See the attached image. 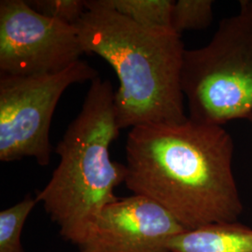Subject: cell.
Here are the masks:
<instances>
[{
  "label": "cell",
  "instance_id": "1",
  "mask_svg": "<svg viewBox=\"0 0 252 252\" xmlns=\"http://www.w3.org/2000/svg\"><path fill=\"white\" fill-rule=\"evenodd\" d=\"M126 185L152 199L186 230L234 222L243 205L233 173L234 141L222 126L188 120L131 128Z\"/></svg>",
  "mask_w": 252,
  "mask_h": 252
},
{
  "label": "cell",
  "instance_id": "2",
  "mask_svg": "<svg viewBox=\"0 0 252 252\" xmlns=\"http://www.w3.org/2000/svg\"><path fill=\"white\" fill-rule=\"evenodd\" d=\"M76 27L84 54L98 55L117 74L114 110L121 130L188 120L181 88L186 49L180 35L98 9H87Z\"/></svg>",
  "mask_w": 252,
  "mask_h": 252
},
{
  "label": "cell",
  "instance_id": "3",
  "mask_svg": "<svg viewBox=\"0 0 252 252\" xmlns=\"http://www.w3.org/2000/svg\"><path fill=\"white\" fill-rule=\"evenodd\" d=\"M110 81H91L81 111L69 124L55 152L60 162L36 193L63 239L82 248L100 213L117 200L114 190L126 182V164L114 162L110 146L121 129Z\"/></svg>",
  "mask_w": 252,
  "mask_h": 252
},
{
  "label": "cell",
  "instance_id": "4",
  "mask_svg": "<svg viewBox=\"0 0 252 252\" xmlns=\"http://www.w3.org/2000/svg\"><path fill=\"white\" fill-rule=\"evenodd\" d=\"M181 88L189 119L205 125L252 116V0L222 19L207 45L185 50Z\"/></svg>",
  "mask_w": 252,
  "mask_h": 252
},
{
  "label": "cell",
  "instance_id": "5",
  "mask_svg": "<svg viewBox=\"0 0 252 252\" xmlns=\"http://www.w3.org/2000/svg\"><path fill=\"white\" fill-rule=\"evenodd\" d=\"M97 71L80 60L62 72L43 76H0V161L33 158L51 162L52 119L65 90L94 81Z\"/></svg>",
  "mask_w": 252,
  "mask_h": 252
},
{
  "label": "cell",
  "instance_id": "6",
  "mask_svg": "<svg viewBox=\"0 0 252 252\" xmlns=\"http://www.w3.org/2000/svg\"><path fill=\"white\" fill-rule=\"evenodd\" d=\"M83 54L76 26L44 17L25 0L0 1L1 75L62 72Z\"/></svg>",
  "mask_w": 252,
  "mask_h": 252
},
{
  "label": "cell",
  "instance_id": "7",
  "mask_svg": "<svg viewBox=\"0 0 252 252\" xmlns=\"http://www.w3.org/2000/svg\"><path fill=\"white\" fill-rule=\"evenodd\" d=\"M186 229L158 203L142 195L105 207L81 252H165Z\"/></svg>",
  "mask_w": 252,
  "mask_h": 252
},
{
  "label": "cell",
  "instance_id": "8",
  "mask_svg": "<svg viewBox=\"0 0 252 252\" xmlns=\"http://www.w3.org/2000/svg\"><path fill=\"white\" fill-rule=\"evenodd\" d=\"M169 252H252V229L238 221L185 230L168 245Z\"/></svg>",
  "mask_w": 252,
  "mask_h": 252
},
{
  "label": "cell",
  "instance_id": "9",
  "mask_svg": "<svg viewBox=\"0 0 252 252\" xmlns=\"http://www.w3.org/2000/svg\"><path fill=\"white\" fill-rule=\"evenodd\" d=\"M171 0H85L86 9H105L152 29H172Z\"/></svg>",
  "mask_w": 252,
  "mask_h": 252
},
{
  "label": "cell",
  "instance_id": "10",
  "mask_svg": "<svg viewBox=\"0 0 252 252\" xmlns=\"http://www.w3.org/2000/svg\"><path fill=\"white\" fill-rule=\"evenodd\" d=\"M37 204L36 197L27 194L17 204L0 212V252H24L21 241L23 228Z\"/></svg>",
  "mask_w": 252,
  "mask_h": 252
},
{
  "label": "cell",
  "instance_id": "11",
  "mask_svg": "<svg viewBox=\"0 0 252 252\" xmlns=\"http://www.w3.org/2000/svg\"><path fill=\"white\" fill-rule=\"evenodd\" d=\"M213 5L212 0L174 1L172 30L180 36L183 31L207 28L213 20Z\"/></svg>",
  "mask_w": 252,
  "mask_h": 252
},
{
  "label": "cell",
  "instance_id": "12",
  "mask_svg": "<svg viewBox=\"0 0 252 252\" xmlns=\"http://www.w3.org/2000/svg\"><path fill=\"white\" fill-rule=\"evenodd\" d=\"M27 4L47 18L76 26L85 13V0H28Z\"/></svg>",
  "mask_w": 252,
  "mask_h": 252
},
{
  "label": "cell",
  "instance_id": "13",
  "mask_svg": "<svg viewBox=\"0 0 252 252\" xmlns=\"http://www.w3.org/2000/svg\"><path fill=\"white\" fill-rule=\"evenodd\" d=\"M250 121H251V122H252V118H251V119H250Z\"/></svg>",
  "mask_w": 252,
  "mask_h": 252
},
{
  "label": "cell",
  "instance_id": "14",
  "mask_svg": "<svg viewBox=\"0 0 252 252\" xmlns=\"http://www.w3.org/2000/svg\"><path fill=\"white\" fill-rule=\"evenodd\" d=\"M81 252V251H80V252Z\"/></svg>",
  "mask_w": 252,
  "mask_h": 252
},
{
  "label": "cell",
  "instance_id": "15",
  "mask_svg": "<svg viewBox=\"0 0 252 252\" xmlns=\"http://www.w3.org/2000/svg\"></svg>",
  "mask_w": 252,
  "mask_h": 252
}]
</instances>
